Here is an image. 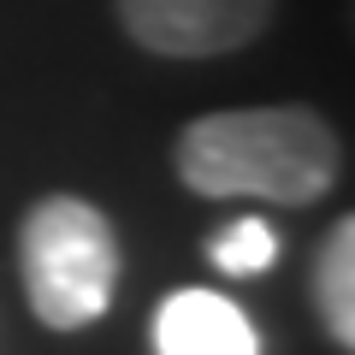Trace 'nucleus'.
<instances>
[{"label": "nucleus", "mask_w": 355, "mask_h": 355, "mask_svg": "<svg viewBox=\"0 0 355 355\" xmlns=\"http://www.w3.org/2000/svg\"><path fill=\"white\" fill-rule=\"evenodd\" d=\"M18 279L48 331H83L113 308L119 237L83 196H42L18 225Z\"/></svg>", "instance_id": "f03ea898"}, {"label": "nucleus", "mask_w": 355, "mask_h": 355, "mask_svg": "<svg viewBox=\"0 0 355 355\" xmlns=\"http://www.w3.org/2000/svg\"><path fill=\"white\" fill-rule=\"evenodd\" d=\"M207 261L225 272V279H254L279 261V231L266 225L261 214H237L231 225H219L207 237Z\"/></svg>", "instance_id": "423d86ee"}, {"label": "nucleus", "mask_w": 355, "mask_h": 355, "mask_svg": "<svg viewBox=\"0 0 355 355\" xmlns=\"http://www.w3.org/2000/svg\"><path fill=\"white\" fill-rule=\"evenodd\" d=\"M314 314L338 349H355V219L343 214L314 254Z\"/></svg>", "instance_id": "39448f33"}, {"label": "nucleus", "mask_w": 355, "mask_h": 355, "mask_svg": "<svg viewBox=\"0 0 355 355\" xmlns=\"http://www.w3.org/2000/svg\"><path fill=\"white\" fill-rule=\"evenodd\" d=\"M154 355H261V331L219 291H172L154 308Z\"/></svg>", "instance_id": "20e7f679"}, {"label": "nucleus", "mask_w": 355, "mask_h": 355, "mask_svg": "<svg viewBox=\"0 0 355 355\" xmlns=\"http://www.w3.org/2000/svg\"><path fill=\"white\" fill-rule=\"evenodd\" d=\"M178 184L207 202H279L308 207L331 196L343 172L338 130L302 101L202 113L172 142Z\"/></svg>", "instance_id": "f257e3e1"}, {"label": "nucleus", "mask_w": 355, "mask_h": 355, "mask_svg": "<svg viewBox=\"0 0 355 355\" xmlns=\"http://www.w3.org/2000/svg\"><path fill=\"white\" fill-rule=\"evenodd\" d=\"M125 36L160 60H219L266 36L279 0H113Z\"/></svg>", "instance_id": "7ed1b4c3"}]
</instances>
